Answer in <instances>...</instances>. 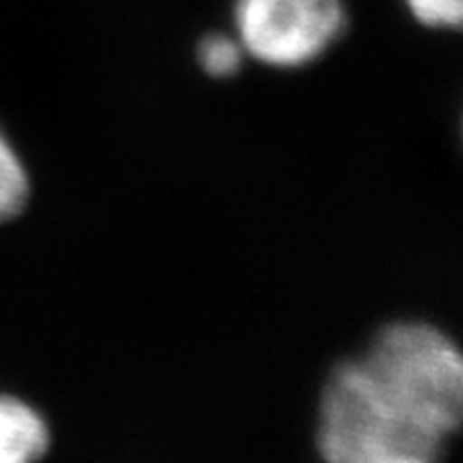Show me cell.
Wrapping results in <instances>:
<instances>
[{"label": "cell", "instance_id": "cell-1", "mask_svg": "<svg viewBox=\"0 0 463 463\" xmlns=\"http://www.w3.org/2000/svg\"><path fill=\"white\" fill-rule=\"evenodd\" d=\"M463 412L461 353L446 332L397 322L361 361L343 364L319 407V450L327 463L435 461Z\"/></svg>", "mask_w": 463, "mask_h": 463}, {"label": "cell", "instance_id": "cell-2", "mask_svg": "<svg viewBox=\"0 0 463 463\" xmlns=\"http://www.w3.org/2000/svg\"><path fill=\"white\" fill-rule=\"evenodd\" d=\"M237 42L270 67L319 60L347 26L345 0H237Z\"/></svg>", "mask_w": 463, "mask_h": 463}, {"label": "cell", "instance_id": "cell-3", "mask_svg": "<svg viewBox=\"0 0 463 463\" xmlns=\"http://www.w3.org/2000/svg\"><path fill=\"white\" fill-rule=\"evenodd\" d=\"M50 446V432L29 404L0 397V463H33Z\"/></svg>", "mask_w": 463, "mask_h": 463}, {"label": "cell", "instance_id": "cell-4", "mask_svg": "<svg viewBox=\"0 0 463 463\" xmlns=\"http://www.w3.org/2000/svg\"><path fill=\"white\" fill-rule=\"evenodd\" d=\"M29 173L18 157L11 139L0 132V222H8L29 203Z\"/></svg>", "mask_w": 463, "mask_h": 463}, {"label": "cell", "instance_id": "cell-5", "mask_svg": "<svg viewBox=\"0 0 463 463\" xmlns=\"http://www.w3.org/2000/svg\"><path fill=\"white\" fill-rule=\"evenodd\" d=\"M199 57L201 70L209 78H232L240 67H242V57L245 50L237 42V36H227V33H209L199 42Z\"/></svg>", "mask_w": 463, "mask_h": 463}, {"label": "cell", "instance_id": "cell-6", "mask_svg": "<svg viewBox=\"0 0 463 463\" xmlns=\"http://www.w3.org/2000/svg\"><path fill=\"white\" fill-rule=\"evenodd\" d=\"M412 16L432 29H458L463 0H404Z\"/></svg>", "mask_w": 463, "mask_h": 463}, {"label": "cell", "instance_id": "cell-7", "mask_svg": "<svg viewBox=\"0 0 463 463\" xmlns=\"http://www.w3.org/2000/svg\"><path fill=\"white\" fill-rule=\"evenodd\" d=\"M383 463H430V461H420V458H394V461H383Z\"/></svg>", "mask_w": 463, "mask_h": 463}]
</instances>
